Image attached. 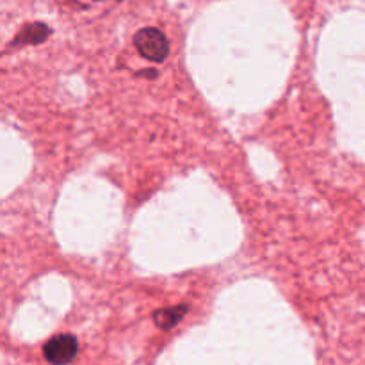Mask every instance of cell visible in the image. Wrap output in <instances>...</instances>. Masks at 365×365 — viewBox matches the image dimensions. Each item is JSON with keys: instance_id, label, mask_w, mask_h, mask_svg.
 I'll return each mask as SVG.
<instances>
[{"instance_id": "obj_1", "label": "cell", "mask_w": 365, "mask_h": 365, "mask_svg": "<svg viewBox=\"0 0 365 365\" xmlns=\"http://www.w3.org/2000/svg\"><path fill=\"white\" fill-rule=\"evenodd\" d=\"M135 48L139 50L143 57L153 63H163L170 52V43H168L166 36L159 31V29H141L134 38Z\"/></svg>"}, {"instance_id": "obj_2", "label": "cell", "mask_w": 365, "mask_h": 365, "mask_svg": "<svg viewBox=\"0 0 365 365\" xmlns=\"http://www.w3.org/2000/svg\"><path fill=\"white\" fill-rule=\"evenodd\" d=\"M78 353V342L73 335H56L43 348V355L52 365H66L73 362Z\"/></svg>"}, {"instance_id": "obj_3", "label": "cell", "mask_w": 365, "mask_h": 365, "mask_svg": "<svg viewBox=\"0 0 365 365\" xmlns=\"http://www.w3.org/2000/svg\"><path fill=\"white\" fill-rule=\"evenodd\" d=\"M185 310H187L185 307H173V309L159 310V312L153 316V319H155V324L160 330H171V328L177 327V324L180 323Z\"/></svg>"}, {"instance_id": "obj_4", "label": "cell", "mask_w": 365, "mask_h": 365, "mask_svg": "<svg viewBox=\"0 0 365 365\" xmlns=\"http://www.w3.org/2000/svg\"><path fill=\"white\" fill-rule=\"evenodd\" d=\"M43 29H46V27H43L41 24L32 25V27L25 29V31L21 32V34L18 36L16 39H18V41H24V43H29V41H32V43L43 41V39H45L46 36H48V32H41V34H39V31H43Z\"/></svg>"}]
</instances>
